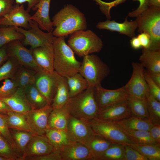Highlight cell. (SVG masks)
<instances>
[{
  "mask_svg": "<svg viewBox=\"0 0 160 160\" xmlns=\"http://www.w3.org/2000/svg\"><path fill=\"white\" fill-rule=\"evenodd\" d=\"M59 150L62 160H93L87 148L79 142L72 141Z\"/></svg>",
  "mask_w": 160,
  "mask_h": 160,
  "instance_id": "17",
  "label": "cell"
},
{
  "mask_svg": "<svg viewBox=\"0 0 160 160\" xmlns=\"http://www.w3.org/2000/svg\"><path fill=\"white\" fill-rule=\"evenodd\" d=\"M138 32H145L149 34L151 43L148 48L160 49V7L149 6L136 17Z\"/></svg>",
  "mask_w": 160,
  "mask_h": 160,
  "instance_id": "5",
  "label": "cell"
},
{
  "mask_svg": "<svg viewBox=\"0 0 160 160\" xmlns=\"http://www.w3.org/2000/svg\"><path fill=\"white\" fill-rule=\"evenodd\" d=\"M37 72L20 65L12 79L17 87L23 89L28 85L35 84Z\"/></svg>",
  "mask_w": 160,
  "mask_h": 160,
  "instance_id": "27",
  "label": "cell"
},
{
  "mask_svg": "<svg viewBox=\"0 0 160 160\" xmlns=\"http://www.w3.org/2000/svg\"><path fill=\"white\" fill-rule=\"evenodd\" d=\"M124 145L112 143L98 160H124Z\"/></svg>",
  "mask_w": 160,
  "mask_h": 160,
  "instance_id": "39",
  "label": "cell"
},
{
  "mask_svg": "<svg viewBox=\"0 0 160 160\" xmlns=\"http://www.w3.org/2000/svg\"><path fill=\"white\" fill-rule=\"evenodd\" d=\"M45 135L52 145L54 150H60L72 142L65 131L47 128Z\"/></svg>",
  "mask_w": 160,
  "mask_h": 160,
  "instance_id": "29",
  "label": "cell"
},
{
  "mask_svg": "<svg viewBox=\"0 0 160 160\" xmlns=\"http://www.w3.org/2000/svg\"><path fill=\"white\" fill-rule=\"evenodd\" d=\"M0 156L8 160H20L19 156L11 145L0 133Z\"/></svg>",
  "mask_w": 160,
  "mask_h": 160,
  "instance_id": "41",
  "label": "cell"
},
{
  "mask_svg": "<svg viewBox=\"0 0 160 160\" xmlns=\"http://www.w3.org/2000/svg\"><path fill=\"white\" fill-rule=\"evenodd\" d=\"M95 98L100 111L127 101L128 95L124 86L115 89H108L101 85L94 87Z\"/></svg>",
  "mask_w": 160,
  "mask_h": 160,
  "instance_id": "10",
  "label": "cell"
},
{
  "mask_svg": "<svg viewBox=\"0 0 160 160\" xmlns=\"http://www.w3.org/2000/svg\"><path fill=\"white\" fill-rule=\"evenodd\" d=\"M95 0L99 5L100 10L106 16L108 20H110L111 18L110 14V11L111 8L113 7L117 6L126 1V0H115L111 2H107L103 1L101 0Z\"/></svg>",
  "mask_w": 160,
  "mask_h": 160,
  "instance_id": "45",
  "label": "cell"
},
{
  "mask_svg": "<svg viewBox=\"0 0 160 160\" xmlns=\"http://www.w3.org/2000/svg\"><path fill=\"white\" fill-rule=\"evenodd\" d=\"M6 116L9 129L29 132L34 134L28 123L25 114L11 111Z\"/></svg>",
  "mask_w": 160,
  "mask_h": 160,
  "instance_id": "32",
  "label": "cell"
},
{
  "mask_svg": "<svg viewBox=\"0 0 160 160\" xmlns=\"http://www.w3.org/2000/svg\"><path fill=\"white\" fill-rule=\"evenodd\" d=\"M108 66L97 55L90 54L83 57L79 73L87 81L89 87L101 85L110 74Z\"/></svg>",
  "mask_w": 160,
  "mask_h": 160,
  "instance_id": "6",
  "label": "cell"
},
{
  "mask_svg": "<svg viewBox=\"0 0 160 160\" xmlns=\"http://www.w3.org/2000/svg\"><path fill=\"white\" fill-rule=\"evenodd\" d=\"M20 65L15 58L8 57L0 68V81L7 79H12Z\"/></svg>",
  "mask_w": 160,
  "mask_h": 160,
  "instance_id": "40",
  "label": "cell"
},
{
  "mask_svg": "<svg viewBox=\"0 0 160 160\" xmlns=\"http://www.w3.org/2000/svg\"><path fill=\"white\" fill-rule=\"evenodd\" d=\"M51 0H40L33 9V10L36 12L31 17V20L38 23L41 30L47 32H52L53 29L49 14Z\"/></svg>",
  "mask_w": 160,
  "mask_h": 160,
  "instance_id": "19",
  "label": "cell"
},
{
  "mask_svg": "<svg viewBox=\"0 0 160 160\" xmlns=\"http://www.w3.org/2000/svg\"><path fill=\"white\" fill-rule=\"evenodd\" d=\"M132 72L131 77L124 86L128 95L145 99L149 90L144 74V68L140 63H132Z\"/></svg>",
  "mask_w": 160,
  "mask_h": 160,
  "instance_id": "11",
  "label": "cell"
},
{
  "mask_svg": "<svg viewBox=\"0 0 160 160\" xmlns=\"http://www.w3.org/2000/svg\"><path fill=\"white\" fill-rule=\"evenodd\" d=\"M6 45L0 48V68L8 57L6 51Z\"/></svg>",
  "mask_w": 160,
  "mask_h": 160,
  "instance_id": "53",
  "label": "cell"
},
{
  "mask_svg": "<svg viewBox=\"0 0 160 160\" xmlns=\"http://www.w3.org/2000/svg\"><path fill=\"white\" fill-rule=\"evenodd\" d=\"M65 37L54 36L52 42L54 70L61 76L69 77L78 73L81 62L76 58L74 52L65 41Z\"/></svg>",
  "mask_w": 160,
  "mask_h": 160,
  "instance_id": "2",
  "label": "cell"
},
{
  "mask_svg": "<svg viewBox=\"0 0 160 160\" xmlns=\"http://www.w3.org/2000/svg\"><path fill=\"white\" fill-rule=\"evenodd\" d=\"M95 134L112 143L130 145L132 143L116 122L97 117L88 122Z\"/></svg>",
  "mask_w": 160,
  "mask_h": 160,
  "instance_id": "7",
  "label": "cell"
},
{
  "mask_svg": "<svg viewBox=\"0 0 160 160\" xmlns=\"http://www.w3.org/2000/svg\"><path fill=\"white\" fill-rule=\"evenodd\" d=\"M149 6L160 7V0H149Z\"/></svg>",
  "mask_w": 160,
  "mask_h": 160,
  "instance_id": "57",
  "label": "cell"
},
{
  "mask_svg": "<svg viewBox=\"0 0 160 160\" xmlns=\"http://www.w3.org/2000/svg\"><path fill=\"white\" fill-rule=\"evenodd\" d=\"M115 122L122 129L126 130L149 131L153 125L148 118L133 115L127 119Z\"/></svg>",
  "mask_w": 160,
  "mask_h": 160,
  "instance_id": "25",
  "label": "cell"
},
{
  "mask_svg": "<svg viewBox=\"0 0 160 160\" xmlns=\"http://www.w3.org/2000/svg\"><path fill=\"white\" fill-rule=\"evenodd\" d=\"M70 116L65 105L52 108L49 116L47 128L67 131Z\"/></svg>",
  "mask_w": 160,
  "mask_h": 160,
  "instance_id": "24",
  "label": "cell"
},
{
  "mask_svg": "<svg viewBox=\"0 0 160 160\" xmlns=\"http://www.w3.org/2000/svg\"><path fill=\"white\" fill-rule=\"evenodd\" d=\"M149 132L156 144L160 145V124L153 125Z\"/></svg>",
  "mask_w": 160,
  "mask_h": 160,
  "instance_id": "51",
  "label": "cell"
},
{
  "mask_svg": "<svg viewBox=\"0 0 160 160\" xmlns=\"http://www.w3.org/2000/svg\"><path fill=\"white\" fill-rule=\"evenodd\" d=\"M0 133L9 143L15 151V144L8 126L6 114H0Z\"/></svg>",
  "mask_w": 160,
  "mask_h": 160,
  "instance_id": "43",
  "label": "cell"
},
{
  "mask_svg": "<svg viewBox=\"0 0 160 160\" xmlns=\"http://www.w3.org/2000/svg\"><path fill=\"white\" fill-rule=\"evenodd\" d=\"M68 44L79 57L100 52L103 47L101 39L92 31L80 30L70 35Z\"/></svg>",
  "mask_w": 160,
  "mask_h": 160,
  "instance_id": "4",
  "label": "cell"
},
{
  "mask_svg": "<svg viewBox=\"0 0 160 160\" xmlns=\"http://www.w3.org/2000/svg\"><path fill=\"white\" fill-rule=\"evenodd\" d=\"M13 111L26 114L32 109V106L27 100L23 90L17 87L8 97L2 99Z\"/></svg>",
  "mask_w": 160,
  "mask_h": 160,
  "instance_id": "22",
  "label": "cell"
},
{
  "mask_svg": "<svg viewBox=\"0 0 160 160\" xmlns=\"http://www.w3.org/2000/svg\"><path fill=\"white\" fill-rule=\"evenodd\" d=\"M132 0L133 1H138L139 2L140 4L137 9L129 13L128 16L129 17H137L147 9L149 6V0Z\"/></svg>",
  "mask_w": 160,
  "mask_h": 160,
  "instance_id": "49",
  "label": "cell"
},
{
  "mask_svg": "<svg viewBox=\"0 0 160 160\" xmlns=\"http://www.w3.org/2000/svg\"><path fill=\"white\" fill-rule=\"evenodd\" d=\"M149 75L156 84L160 87V74Z\"/></svg>",
  "mask_w": 160,
  "mask_h": 160,
  "instance_id": "56",
  "label": "cell"
},
{
  "mask_svg": "<svg viewBox=\"0 0 160 160\" xmlns=\"http://www.w3.org/2000/svg\"><path fill=\"white\" fill-rule=\"evenodd\" d=\"M15 1V0H0V18L11 11Z\"/></svg>",
  "mask_w": 160,
  "mask_h": 160,
  "instance_id": "48",
  "label": "cell"
},
{
  "mask_svg": "<svg viewBox=\"0 0 160 160\" xmlns=\"http://www.w3.org/2000/svg\"><path fill=\"white\" fill-rule=\"evenodd\" d=\"M17 88L16 84L12 79H5L2 85L0 87V99L9 97Z\"/></svg>",
  "mask_w": 160,
  "mask_h": 160,
  "instance_id": "42",
  "label": "cell"
},
{
  "mask_svg": "<svg viewBox=\"0 0 160 160\" xmlns=\"http://www.w3.org/2000/svg\"><path fill=\"white\" fill-rule=\"evenodd\" d=\"M23 89L33 109L41 108L49 105L45 98L38 89L35 84L29 85Z\"/></svg>",
  "mask_w": 160,
  "mask_h": 160,
  "instance_id": "33",
  "label": "cell"
},
{
  "mask_svg": "<svg viewBox=\"0 0 160 160\" xmlns=\"http://www.w3.org/2000/svg\"><path fill=\"white\" fill-rule=\"evenodd\" d=\"M139 39L141 47L145 49L149 48L151 45V39L150 35L148 33L143 32L140 33L137 36Z\"/></svg>",
  "mask_w": 160,
  "mask_h": 160,
  "instance_id": "50",
  "label": "cell"
},
{
  "mask_svg": "<svg viewBox=\"0 0 160 160\" xmlns=\"http://www.w3.org/2000/svg\"><path fill=\"white\" fill-rule=\"evenodd\" d=\"M54 151L46 135H34L28 144L23 160L26 158L45 155Z\"/></svg>",
  "mask_w": 160,
  "mask_h": 160,
  "instance_id": "16",
  "label": "cell"
},
{
  "mask_svg": "<svg viewBox=\"0 0 160 160\" xmlns=\"http://www.w3.org/2000/svg\"><path fill=\"white\" fill-rule=\"evenodd\" d=\"M52 109L51 105H47L41 108L32 109L25 114L28 123L34 135L45 134L49 116Z\"/></svg>",
  "mask_w": 160,
  "mask_h": 160,
  "instance_id": "14",
  "label": "cell"
},
{
  "mask_svg": "<svg viewBox=\"0 0 160 160\" xmlns=\"http://www.w3.org/2000/svg\"><path fill=\"white\" fill-rule=\"evenodd\" d=\"M96 26L99 29L116 31L131 38L135 36V32L137 28V24L135 20L128 21L127 17L123 23H118L114 20L108 19L104 21L99 22Z\"/></svg>",
  "mask_w": 160,
  "mask_h": 160,
  "instance_id": "20",
  "label": "cell"
},
{
  "mask_svg": "<svg viewBox=\"0 0 160 160\" xmlns=\"http://www.w3.org/2000/svg\"><path fill=\"white\" fill-rule=\"evenodd\" d=\"M124 160H148L139 152L129 145H124Z\"/></svg>",
  "mask_w": 160,
  "mask_h": 160,
  "instance_id": "46",
  "label": "cell"
},
{
  "mask_svg": "<svg viewBox=\"0 0 160 160\" xmlns=\"http://www.w3.org/2000/svg\"><path fill=\"white\" fill-rule=\"evenodd\" d=\"M130 44L132 48L135 49H138L142 47L139 39L135 36L131 38Z\"/></svg>",
  "mask_w": 160,
  "mask_h": 160,
  "instance_id": "55",
  "label": "cell"
},
{
  "mask_svg": "<svg viewBox=\"0 0 160 160\" xmlns=\"http://www.w3.org/2000/svg\"><path fill=\"white\" fill-rule=\"evenodd\" d=\"M9 129L14 142L15 151L20 160H23L26 146L35 135L25 131Z\"/></svg>",
  "mask_w": 160,
  "mask_h": 160,
  "instance_id": "26",
  "label": "cell"
},
{
  "mask_svg": "<svg viewBox=\"0 0 160 160\" xmlns=\"http://www.w3.org/2000/svg\"><path fill=\"white\" fill-rule=\"evenodd\" d=\"M112 143L109 141L95 134L91 140L84 145L90 151L93 160H98Z\"/></svg>",
  "mask_w": 160,
  "mask_h": 160,
  "instance_id": "28",
  "label": "cell"
},
{
  "mask_svg": "<svg viewBox=\"0 0 160 160\" xmlns=\"http://www.w3.org/2000/svg\"><path fill=\"white\" fill-rule=\"evenodd\" d=\"M67 132L72 141L85 144L95 135L88 122L70 116L67 126Z\"/></svg>",
  "mask_w": 160,
  "mask_h": 160,
  "instance_id": "13",
  "label": "cell"
},
{
  "mask_svg": "<svg viewBox=\"0 0 160 160\" xmlns=\"http://www.w3.org/2000/svg\"><path fill=\"white\" fill-rule=\"evenodd\" d=\"M144 74L150 94L156 100L160 102V87L153 81L145 69Z\"/></svg>",
  "mask_w": 160,
  "mask_h": 160,
  "instance_id": "44",
  "label": "cell"
},
{
  "mask_svg": "<svg viewBox=\"0 0 160 160\" xmlns=\"http://www.w3.org/2000/svg\"><path fill=\"white\" fill-rule=\"evenodd\" d=\"M24 38L23 35L17 31L15 26L0 28V48L13 41L23 40Z\"/></svg>",
  "mask_w": 160,
  "mask_h": 160,
  "instance_id": "37",
  "label": "cell"
},
{
  "mask_svg": "<svg viewBox=\"0 0 160 160\" xmlns=\"http://www.w3.org/2000/svg\"><path fill=\"white\" fill-rule=\"evenodd\" d=\"M40 0H15L16 4H21L25 2L28 3L27 10L30 12L31 9L36 5Z\"/></svg>",
  "mask_w": 160,
  "mask_h": 160,
  "instance_id": "52",
  "label": "cell"
},
{
  "mask_svg": "<svg viewBox=\"0 0 160 160\" xmlns=\"http://www.w3.org/2000/svg\"><path fill=\"white\" fill-rule=\"evenodd\" d=\"M23 4H15L11 11L0 18V25L12 26L25 29L30 28L31 15Z\"/></svg>",
  "mask_w": 160,
  "mask_h": 160,
  "instance_id": "15",
  "label": "cell"
},
{
  "mask_svg": "<svg viewBox=\"0 0 160 160\" xmlns=\"http://www.w3.org/2000/svg\"><path fill=\"white\" fill-rule=\"evenodd\" d=\"M36 63L43 70L54 71V54L52 43L30 49Z\"/></svg>",
  "mask_w": 160,
  "mask_h": 160,
  "instance_id": "18",
  "label": "cell"
},
{
  "mask_svg": "<svg viewBox=\"0 0 160 160\" xmlns=\"http://www.w3.org/2000/svg\"><path fill=\"white\" fill-rule=\"evenodd\" d=\"M127 102L132 115L149 119L145 99L128 95Z\"/></svg>",
  "mask_w": 160,
  "mask_h": 160,
  "instance_id": "31",
  "label": "cell"
},
{
  "mask_svg": "<svg viewBox=\"0 0 160 160\" xmlns=\"http://www.w3.org/2000/svg\"><path fill=\"white\" fill-rule=\"evenodd\" d=\"M66 78L70 97L79 94L89 87L87 80L79 73Z\"/></svg>",
  "mask_w": 160,
  "mask_h": 160,
  "instance_id": "34",
  "label": "cell"
},
{
  "mask_svg": "<svg viewBox=\"0 0 160 160\" xmlns=\"http://www.w3.org/2000/svg\"><path fill=\"white\" fill-rule=\"evenodd\" d=\"M12 111L8 105L4 101L0 99V114H7Z\"/></svg>",
  "mask_w": 160,
  "mask_h": 160,
  "instance_id": "54",
  "label": "cell"
},
{
  "mask_svg": "<svg viewBox=\"0 0 160 160\" xmlns=\"http://www.w3.org/2000/svg\"><path fill=\"white\" fill-rule=\"evenodd\" d=\"M8 57L15 58L20 64L37 72L42 71L35 62L31 51L26 48L20 40H14L6 45Z\"/></svg>",
  "mask_w": 160,
  "mask_h": 160,
  "instance_id": "12",
  "label": "cell"
},
{
  "mask_svg": "<svg viewBox=\"0 0 160 160\" xmlns=\"http://www.w3.org/2000/svg\"><path fill=\"white\" fill-rule=\"evenodd\" d=\"M70 98L67 78L61 76L51 105L52 108H59L65 105Z\"/></svg>",
  "mask_w": 160,
  "mask_h": 160,
  "instance_id": "30",
  "label": "cell"
},
{
  "mask_svg": "<svg viewBox=\"0 0 160 160\" xmlns=\"http://www.w3.org/2000/svg\"><path fill=\"white\" fill-rule=\"evenodd\" d=\"M0 160H8L7 159L4 157L0 156Z\"/></svg>",
  "mask_w": 160,
  "mask_h": 160,
  "instance_id": "58",
  "label": "cell"
},
{
  "mask_svg": "<svg viewBox=\"0 0 160 160\" xmlns=\"http://www.w3.org/2000/svg\"><path fill=\"white\" fill-rule=\"evenodd\" d=\"M62 76L54 70L37 72L35 84L44 96L49 105H51Z\"/></svg>",
  "mask_w": 160,
  "mask_h": 160,
  "instance_id": "9",
  "label": "cell"
},
{
  "mask_svg": "<svg viewBox=\"0 0 160 160\" xmlns=\"http://www.w3.org/2000/svg\"><path fill=\"white\" fill-rule=\"evenodd\" d=\"M149 119L154 124H160V102L150 94L148 91L146 96Z\"/></svg>",
  "mask_w": 160,
  "mask_h": 160,
  "instance_id": "38",
  "label": "cell"
},
{
  "mask_svg": "<svg viewBox=\"0 0 160 160\" xmlns=\"http://www.w3.org/2000/svg\"><path fill=\"white\" fill-rule=\"evenodd\" d=\"M52 31L54 36H64L78 31L85 30L87 23L84 14L74 6L68 4L56 13L52 18Z\"/></svg>",
  "mask_w": 160,
  "mask_h": 160,
  "instance_id": "1",
  "label": "cell"
},
{
  "mask_svg": "<svg viewBox=\"0 0 160 160\" xmlns=\"http://www.w3.org/2000/svg\"><path fill=\"white\" fill-rule=\"evenodd\" d=\"M132 115L126 101L100 110L97 118L118 121L128 118Z\"/></svg>",
  "mask_w": 160,
  "mask_h": 160,
  "instance_id": "21",
  "label": "cell"
},
{
  "mask_svg": "<svg viewBox=\"0 0 160 160\" xmlns=\"http://www.w3.org/2000/svg\"><path fill=\"white\" fill-rule=\"evenodd\" d=\"M62 160L59 150H54L51 153L42 156L26 158L24 160Z\"/></svg>",
  "mask_w": 160,
  "mask_h": 160,
  "instance_id": "47",
  "label": "cell"
},
{
  "mask_svg": "<svg viewBox=\"0 0 160 160\" xmlns=\"http://www.w3.org/2000/svg\"><path fill=\"white\" fill-rule=\"evenodd\" d=\"M139 60L149 75L160 74V49L143 48Z\"/></svg>",
  "mask_w": 160,
  "mask_h": 160,
  "instance_id": "23",
  "label": "cell"
},
{
  "mask_svg": "<svg viewBox=\"0 0 160 160\" xmlns=\"http://www.w3.org/2000/svg\"><path fill=\"white\" fill-rule=\"evenodd\" d=\"M129 146L135 149L148 160H160V146L156 144H137L132 143Z\"/></svg>",
  "mask_w": 160,
  "mask_h": 160,
  "instance_id": "35",
  "label": "cell"
},
{
  "mask_svg": "<svg viewBox=\"0 0 160 160\" xmlns=\"http://www.w3.org/2000/svg\"><path fill=\"white\" fill-rule=\"evenodd\" d=\"M122 129L124 133L133 143L137 144L157 145L152 138L148 131Z\"/></svg>",
  "mask_w": 160,
  "mask_h": 160,
  "instance_id": "36",
  "label": "cell"
},
{
  "mask_svg": "<svg viewBox=\"0 0 160 160\" xmlns=\"http://www.w3.org/2000/svg\"><path fill=\"white\" fill-rule=\"evenodd\" d=\"M29 27L28 29L15 27L16 30L24 36L22 43L24 46L29 45L31 49L52 43L54 36L52 32H43L38 23L32 20L30 23Z\"/></svg>",
  "mask_w": 160,
  "mask_h": 160,
  "instance_id": "8",
  "label": "cell"
},
{
  "mask_svg": "<svg viewBox=\"0 0 160 160\" xmlns=\"http://www.w3.org/2000/svg\"><path fill=\"white\" fill-rule=\"evenodd\" d=\"M94 87H89L70 98L65 105L70 116L88 122L97 117L100 111L94 95Z\"/></svg>",
  "mask_w": 160,
  "mask_h": 160,
  "instance_id": "3",
  "label": "cell"
}]
</instances>
